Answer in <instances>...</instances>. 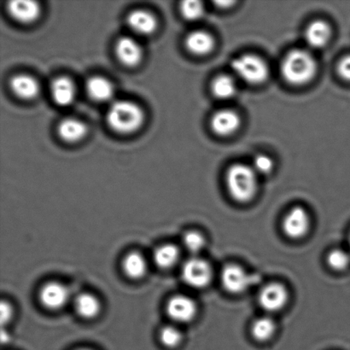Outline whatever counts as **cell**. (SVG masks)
Instances as JSON below:
<instances>
[{
  "mask_svg": "<svg viewBox=\"0 0 350 350\" xmlns=\"http://www.w3.org/2000/svg\"><path fill=\"white\" fill-rule=\"evenodd\" d=\"M226 184L233 200L239 204H248L258 191V174L252 167L235 163L226 172Z\"/></svg>",
  "mask_w": 350,
  "mask_h": 350,
  "instance_id": "6da1fadb",
  "label": "cell"
},
{
  "mask_svg": "<svg viewBox=\"0 0 350 350\" xmlns=\"http://www.w3.org/2000/svg\"><path fill=\"white\" fill-rule=\"evenodd\" d=\"M232 68L237 77L250 85L262 84L269 78V66L262 58L256 55L245 54L235 58Z\"/></svg>",
  "mask_w": 350,
  "mask_h": 350,
  "instance_id": "277c9868",
  "label": "cell"
},
{
  "mask_svg": "<svg viewBox=\"0 0 350 350\" xmlns=\"http://www.w3.org/2000/svg\"><path fill=\"white\" fill-rule=\"evenodd\" d=\"M213 269L207 260L191 257L183 264L181 269L182 280L194 289H204L211 283Z\"/></svg>",
  "mask_w": 350,
  "mask_h": 350,
  "instance_id": "8992f818",
  "label": "cell"
},
{
  "mask_svg": "<svg viewBox=\"0 0 350 350\" xmlns=\"http://www.w3.org/2000/svg\"><path fill=\"white\" fill-rule=\"evenodd\" d=\"M185 46L191 53L204 56L214 49L215 40L211 33L205 31H193L185 38Z\"/></svg>",
  "mask_w": 350,
  "mask_h": 350,
  "instance_id": "5bb4252c",
  "label": "cell"
},
{
  "mask_svg": "<svg viewBox=\"0 0 350 350\" xmlns=\"http://www.w3.org/2000/svg\"><path fill=\"white\" fill-rule=\"evenodd\" d=\"M68 299H70V291L63 284L47 283L40 290V303L48 310H59L68 303Z\"/></svg>",
  "mask_w": 350,
  "mask_h": 350,
  "instance_id": "30bf717a",
  "label": "cell"
},
{
  "mask_svg": "<svg viewBox=\"0 0 350 350\" xmlns=\"http://www.w3.org/2000/svg\"><path fill=\"white\" fill-rule=\"evenodd\" d=\"M51 94L57 105L66 106L72 104L75 98V87L73 81L67 77H58L51 83Z\"/></svg>",
  "mask_w": 350,
  "mask_h": 350,
  "instance_id": "e0dca14e",
  "label": "cell"
},
{
  "mask_svg": "<svg viewBox=\"0 0 350 350\" xmlns=\"http://www.w3.org/2000/svg\"><path fill=\"white\" fill-rule=\"evenodd\" d=\"M75 310L83 319H94L101 310V304L97 297L89 293L79 295L75 301Z\"/></svg>",
  "mask_w": 350,
  "mask_h": 350,
  "instance_id": "ffe728a7",
  "label": "cell"
},
{
  "mask_svg": "<svg viewBox=\"0 0 350 350\" xmlns=\"http://www.w3.org/2000/svg\"><path fill=\"white\" fill-rule=\"evenodd\" d=\"M180 10L185 18L190 21H198L202 18L204 14V7L202 2L195 0L182 2Z\"/></svg>",
  "mask_w": 350,
  "mask_h": 350,
  "instance_id": "f1b7e54d",
  "label": "cell"
},
{
  "mask_svg": "<svg viewBox=\"0 0 350 350\" xmlns=\"http://www.w3.org/2000/svg\"><path fill=\"white\" fill-rule=\"evenodd\" d=\"M77 350H92V349H77Z\"/></svg>",
  "mask_w": 350,
  "mask_h": 350,
  "instance_id": "e575fe53",
  "label": "cell"
},
{
  "mask_svg": "<svg viewBox=\"0 0 350 350\" xmlns=\"http://www.w3.org/2000/svg\"><path fill=\"white\" fill-rule=\"evenodd\" d=\"M183 243L189 252L198 254L204 249L206 239L202 233L197 231H191L185 233Z\"/></svg>",
  "mask_w": 350,
  "mask_h": 350,
  "instance_id": "4316f807",
  "label": "cell"
},
{
  "mask_svg": "<svg viewBox=\"0 0 350 350\" xmlns=\"http://www.w3.org/2000/svg\"><path fill=\"white\" fill-rule=\"evenodd\" d=\"M252 167L257 174L267 175L272 172L273 162L269 156L260 154L254 159Z\"/></svg>",
  "mask_w": 350,
  "mask_h": 350,
  "instance_id": "f546056e",
  "label": "cell"
},
{
  "mask_svg": "<svg viewBox=\"0 0 350 350\" xmlns=\"http://www.w3.org/2000/svg\"><path fill=\"white\" fill-rule=\"evenodd\" d=\"M1 342L2 344H6V342H9V334H7L6 332L3 331V329L1 332Z\"/></svg>",
  "mask_w": 350,
  "mask_h": 350,
  "instance_id": "d6a6232c",
  "label": "cell"
},
{
  "mask_svg": "<svg viewBox=\"0 0 350 350\" xmlns=\"http://www.w3.org/2000/svg\"><path fill=\"white\" fill-rule=\"evenodd\" d=\"M327 262L332 270L342 272L350 265V253L342 249L332 250L328 253Z\"/></svg>",
  "mask_w": 350,
  "mask_h": 350,
  "instance_id": "484cf974",
  "label": "cell"
},
{
  "mask_svg": "<svg viewBox=\"0 0 350 350\" xmlns=\"http://www.w3.org/2000/svg\"><path fill=\"white\" fill-rule=\"evenodd\" d=\"M122 269L126 276L133 280L142 279L145 276L147 263L142 254L131 252L128 254L123 260Z\"/></svg>",
  "mask_w": 350,
  "mask_h": 350,
  "instance_id": "7402d4cb",
  "label": "cell"
},
{
  "mask_svg": "<svg viewBox=\"0 0 350 350\" xmlns=\"http://www.w3.org/2000/svg\"><path fill=\"white\" fill-rule=\"evenodd\" d=\"M166 311L170 318L177 323H189L197 317L198 306L191 297L177 295L167 301Z\"/></svg>",
  "mask_w": 350,
  "mask_h": 350,
  "instance_id": "9c48e42d",
  "label": "cell"
},
{
  "mask_svg": "<svg viewBox=\"0 0 350 350\" xmlns=\"http://www.w3.org/2000/svg\"><path fill=\"white\" fill-rule=\"evenodd\" d=\"M310 216L306 209L300 206L288 211L282 221L284 235L293 240L304 239L310 232Z\"/></svg>",
  "mask_w": 350,
  "mask_h": 350,
  "instance_id": "52a82bcc",
  "label": "cell"
},
{
  "mask_svg": "<svg viewBox=\"0 0 350 350\" xmlns=\"http://www.w3.org/2000/svg\"><path fill=\"white\" fill-rule=\"evenodd\" d=\"M277 330L275 321L269 317L256 319L252 325V335L255 340L260 342L269 341Z\"/></svg>",
  "mask_w": 350,
  "mask_h": 350,
  "instance_id": "603a6c76",
  "label": "cell"
},
{
  "mask_svg": "<svg viewBox=\"0 0 350 350\" xmlns=\"http://www.w3.org/2000/svg\"><path fill=\"white\" fill-rule=\"evenodd\" d=\"M317 64L312 54L304 50H294L288 53L281 64V74L288 83L304 85L313 80Z\"/></svg>",
  "mask_w": 350,
  "mask_h": 350,
  "instance_id": "7a4b0ae2",
  "label": "cell"
},
{
  "mask_svg": "<svg viewBox=\"0 0 350 350\" xmlns=\"http://www.w3.org/2000/svg\"><path fill=\"white\" fill-rule=\"evenodd\" d=\"M10 88L14 94L23 99L36 97L40 91L39 84L36 79L27 75H17L10 81Z\"/></svg>",
  "mask_w": 350,
  "mask_h": 350,
  "instance_id": "ac0fdd59",
  "label": "cell"
},
{
  "mask_svg": "<svg viewBox=\"0 0 350 350\" xmlns=\"http://www.w3.org/2000/svg\"><path fill=\"white\" fill-rule=\"evenodd\" d=\"M58 133L65 142H77L87 133V126L79 120L68 118L60 122Z\"/></svg>",
  "mask_w": 350,
  "mask_h": 350,
  "instance_id": "44dd1931",
  "label": "cell"
},
{
  "mask_svg": "<svg viewBox=\"0 0 350 350\" xmlns=\"http://www.w3.org/2000/svg\"><path fill=\"white\" fill-rule=\"evenodd\" d=\"M108 124L115 131L129 133L136 131L142 125V109L135 103L128 100L113 102L108 109Z\"/></svg>",
  "mask_w": 350,
  "mask_h": 350,
  "instance_id": "3957f363",
  "label": "cell"
},
{
  "mask_svg": "<svg viewBox=\"0 0 350 350\" xmlns=\"http://www.w3.org/2000/svg\"><path fill=\"white\" fill-rule=\"evenodd\" d=\"M180 250L174 245H164L159 247L154 252V262L163 269H169L176 265L180 260Z\"/></svg>",
  "mask_w": 350,
  "mask_h": 350,
  "instance_id": "cb8c5ba5",
  "label": "cell"
},
{
  "mask_svg": "<svg viewBox=\"0 0 350 350\" xmlns=\"http://www.w3.org/2000/svg\"><path fill=\"white\" fill-rule=\"evenodd\" d=\"M289 301L286 287L280 283H270L263 286L258 295L260 308L267 313H276L282 310Z\"/></svg>",
  "mask_w": 350,
  "mask_h": 350,
  "instance_id": "ba28073f",
  "label": "cell"
},
{
  "mask_svg": "<svg viewBox=\"0 0 350 350\" xmlns=\"http://www.w3.org/2000/svg\"><path fill=\"white\" fill-rule=\"evenodd\" d=\"M349 249H350V233H349ZM349 253H350V252H349Z\"/></svg>",
  "mask_w": 350,
  "mask_h": 350,
  "instance_id": "836d02e7",
  "label": "cell"
},
{
  "mask_svg": "<svg viewBox=\"0 0 350 350\" xmlns=\"http://www.w3.org/2000/svg\"><path fill=\"white\" fill-rule=\"evenodd\" d=\"M160 340L167 348H175L180 345L182 334L180 330L172 325H167L160 331Z\"/></svg>",
  "mask_w": 350,
  "mask_h": 350,
  "instance_id": "83f0119b",
  "label": "cell"
},
{
  "mask_svg": "<svg viewBox=\"0 0 350 350\" xmlns=\"http://www.w3.org/2000/svg\"><path fill=\"white\" fill-rule=\"evenodd\" d=\"M241 124L238 113L232 109H222L212 116L211 126L213 132L219 136L233 135Z\"/></svg>",
  "mask_w": 350,
  "mask_h": 350,
  "instance_id": "8fae6325",
  "label": "cell"
},
{
  "mask_svg": "<svg viewBox=\"0 0 350 350\" xmlns=\"http://www.w3.org/2000/svg\"><path fill=\"white\" fill-rule=\"evenodd\" d=\"M0 313H1L0 321H1L2 325L8 324L12 318L13 311L12 306L8 303H6V301H3L1 306H0Z\"/></svg>",
  "mask_w": 350,
  "mask_h": 350,
  "instance_id": "1f68e13d",
  "label": "cell"
},
{
  "mask_svg": "<svg viewBox=\"0 0 350 350\" xmlns=\"http://www.w3.org/2000/svg\"><path fill=\"white\" fill-rule=\"evenodd\" d=\"M126 21L130 29L142 36H148L157 29L156 17L146 10H136L132 12Z\"/></svg>",
  "mask_w": 350,
  "mask_h": 350,
  "instance_id": "2e32d148",
  "label": "cell"
},
{
  "mask_svg": "<svg viewBox=\"0 0 350 350\" xmlns=\"http://www.w3.org/2000/svg\"><path fill=\"white\" fill-rule=\"evenodd\" d=\"M212 92L219 99H229L236 94L237 85L232 77L221 75L212 82Z\"/></svg>",
  "mask_w": 350,
  "mask_h": 350,
  "instance_id": "d4e9b609",
  "label": "cell"
},
{
  "mask_svg": "<svg viewBox=\"0 0 350 350\" xmlns=\"http://www.w3.org/2000/svg\"><path fill=\"white\" fill-rule=\"evenodd\" d=\"M7 10L14 19L20 23H32L40 16L39 3L32 0H13L8 3Z\"/></svg>",
  "mask_w": 350,
  "mask_h": 350,
  "instance_id": "4fadbf2b",
  "label": "cell"
},
{
  "mask_svg": "<svg viewBox=\"0 0 350 350\" xmlns=\"http://www.w3.org/2000/svg\"><path fill=\"white\" fill-rule=\"evenodd\" d=\"M338 72L341 78L350 82V55L345 57L339 62Z\"/></svg>",
  "mask_w": 350,
  "mask_h": 350,
  "instance_id": "4dcf8cb0",
  "label": "cell"
},
{
  "mask_svg": "<svg viewBox=\"0 0 350 350\" xmlns=\"http://www.w3.org/2000/svg\"><path fill=\"white\" fill-rule=\"evenodd\" d=\"M332 36L330 26L324 21L317 20L311 23L305 32V39L308 46L321 49L327 46Z\"/></svg>",
  "mask_w": 350,
  "mask_h": 350,
  "instance_id": "9a60e30c",
  "label": "cell"
},
{
  "mask_svg": "<svg viewBox=\"0 0 350 350\" xmlns=\"http://www.w3.org/2000/svg\"><path fill=\"white\" fill-rule=\"evenodd\" d=\"M87 91L92 98L99 102L111 100L114 94V88L111 82L101 77L89 79L87 82Z\"/></svg>",
  "mask_w": 350,
  "mask_h": 350,
  "instance_id": "d6986e66",
  "label": "cell"
},
{
  "mask_svg": "<svg viewBox=\"0 0 350 350\" xmlns=\"http://www.w3.org/2000/svg\"><path fill=\"white\" fill-rule=\"evenodd\" d=\"M221 281L223 288L232 295L245 293L259 281V277L252 274L238 264H228L222 269Z\"/></svg>",
  "mask_w": 350,
  "mask_h": 350,
  "instance_id": "5b68a950",
  "label": "cell"
},
{
  "mask_svg": "<svg viewBox=\"0 0 350 350\" xmlns=\"http://www.w3.org/2000/svg\"><path fill=\"white\" fill-rule=\"evenodd\" d=\"M120 61L126 66H135L142 60L143 51L138 41L131 37H122L116 46Z\"/></svg>",
  "mask_w": 350,
  "mask_h": 350,
  "instance_id": "7c38bea8",
  "label": "cell"
}]
</instances>
